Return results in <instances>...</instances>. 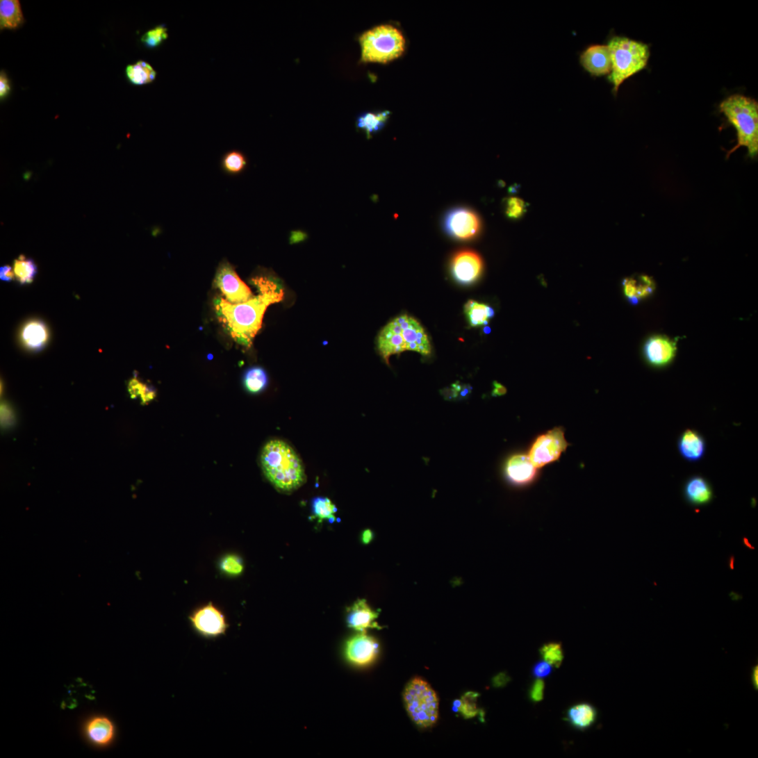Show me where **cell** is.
I'll return each instance as SVG.
<instances>
[{"instance_id": "34", "label": "cell", "mask_w": 758, "mask_h": 758, "mask_svg": "<svg viewBox=\"0 0 758 758\" xmlns=\"http://www.w3.org/2000/svg\"><path fill=\"white\" fill-rule=\"evenodd\" d=\"M168 29L165 25H159L147 31L141 41L149 49H155L168 38Z\"/></svg>"}, {"instance_id": "25", "label": "cell", "mask_w": 758, "mask_h": 758, "mask_svg": "<svg viewBox=\"0 0 758 758\" xmlns=\"http://www.w3.org/2000/svg\"><path fill=\"white\" fill-rule=\"evenodd\" d=\"M126 76L131 84L142 86L152 83L156 79L157 73L149 63L139 60L126 67Z\"/></svg>"}, {"instance_id": "40", "label": "cell", "mask_w": 758, "mask_h": 758, "mask_svg": "<svg viewBox=\"0 0 758 758\" xmlns=\"http://www.w3.org/2000/svg\"><path fill=\"white\" fill-rule=\"evenodd\" d=\"M545 683L541 679H536L532 684L529 695V699L534 703H538L543 700Z\"/></svg>"}, {"instance_id": "29", "label": "cell", "mask_w": 758, "mask_h": 758, "mask_svg": "<svg viewBox=\"0 0 758 758\" xmlns=\"http://www.w3.org/2000/svg\"><path fill=\"white\" fill-rule=\"evenodd\" d=\"M244 386L246 390L252 394L261 393L268 384V377L264 369L253 367L247 370L244 375Z\"/></svg>"}, {"instance_id": "19", "label": "cell", "mask_w": 758, "mask_h": 758, "mask_svg": "<svg viewBox=\"0 0 758 758\" xmlns=\"http://www.w3.org/2000/svg\"><path fill=\"white\" fill-rule=\"evenodd\" d=\"M678 450L681 456L689 461H698L705 454L706 442L702 435L691 429H687L679 437Z\"/></svg>"}, {"instance_id": "37", "label": "cell", "mask_w": 758, "mask_h": 758, "mask_svg": "<svg viewBox=\"0 0 758 758\" xmlns=\"http://www.w3.org/2000/svg\"><path fill=\"white\" fill-rule=\"evenodd\" d=\"M525 201L519 198L511 197L506 201V213L510 218H520L525 212Z\"/></svg>"}, {"instance_id": "20", "label": "cell", "mask_w": 758, "mask_h": 758, "mask_svg": "<svg viewBox=\"0 0 758 758\" xmlns=\"http://www.w3.org/2000/svg\"><path fill=\"white\" fill-rule=\"evenodd\" d=\"M623 286L626 297L632 304H638L650 297L655 290L654 280L645 274L626 279Z\"/></svg>"}, {"instance_id": "8", "label": "cell", "mask_w": 758, "mask_h": 758, "mask_svg": "<svg viewBox=\"0 0 758 758\" xmlns=\"http://www.w3.org/2000/svg\"><path fill=\"white\" fill-rule=\"evenodd\" d=\"M188 619L193 631L206 640L224 636L230 628L225 613L213 602L195 609Z\"/></svg>"}, {"instance_id": "45", "label": "cell", "mask_w": 758, "mask_h": 758, "mask_svg": "<svg viewBox=\"0 0 758 758\" xmlns=\"http://www.w3.org/2000/svg\"><path fill=\"white\" fill-rule=\"evenodd\" d=\"M494 386H495V388H494V390H493V395H495V396L502 395H504V394H505L506 393V388L504 386H503L502 384H498L497 382H495Z\"/></svg>"}, {"instance_id": "14", "label": "cell", "mask_w": 758, "mask_h": 758, "mask_svg": "<svg viewBox=\"0 0 758 758\" xmlns=\"http://www.w3.org/2000/svg\"><path fill=\"white\" fill-rule=\"evenodd\" d=\"M484 268L480 256L474 252L465 250L457 253L452 261V272L454 279L463 285L476 281Z\"/></svg>"}, {"instance_id": "46", "label": "cell", "mask_w": 758, "mask_h": 758, "mask_svg": "<svg viewBox=\"0 0 758 758\" xmlns=\"http://www.w3.org/2000/svg\"><path fill=\"white\" fill-rule=\"evenodd\" d=\"M508 682V677L503 673L497 676L494 680L495 686H502Z\"/></svg>"}, {"instance_id": "3", "label": "cell", "mask_w": 758, "mask_h": 758, "mask_svg": "<svg viewBox=\"0 0 758 758\" xmlns=\"http://www.w3.org/2000/svg\"><path fill=\"white\" fill-rule=\"evenodd\" d=\"M377 347L388 365L393 355L415 352L428 356L432 350L424 327L416 319L407 315L394 318L381 329L377 338Z\"/></svg>"}, {"instance_id": "42", "label": "cell", "mask_w": 758, "mask_h": 758, "mask_svg": "<svg viewBox=\"0 0 758 758\" xmlns=\"http://www.w3.org/2000/svg\"><path fill=\"white\" fill-rule=\"evenodd\" d=\"M11 92L10 81L5 72L0 74V99H6Z\"/></svg>"}, {"instance_id": "27", "label": "cell", "mask_w": 758, "mask_h": 758, "mask_svg": "<svg viewBox=\"0 0 758 758\" xmlns=\"http://www.w3.org/2000/svg\"><path fill=\"white\" fill-rule=\"evenodd\" d=\"M390 112L384 110L379 113H365L357 119V126L364 130L368 138L372 133L381 131L387 123Z\"/></svg>"}, {"instance_id": "38", "label": "cell", "mask_w": 758, "mask_h": 758, "mask_svg": "<svg viewBox=\"0 0 758 758\" xmlns=\"http://www.w3.org/2000/svg\"><path fill=\"white\" fill-rule=\"evenodd\" d=\"M16 415L13 407L8 403L1 405V426L4 429H10L15 427Z\"/></svg>"}, {"instance_id": "1", "label": "cell", "mask_w": 758, "mask_h": 758, "mask_svg": "<svg viewBox=\"0 0 758 758\" xmlns=\"http://www.w3.org/2000/svg\"><path fill=\"white\" fill-rule=\"evenodd\" d=\"M251 283L256 288L257 295L249 301L233 304L217 297L214 302L219 321L237 343L247 348L261 329L267 308L284 298L280 281L270 275H256Z\"/></svg>"}, {"instance_id": "12", "label": "cell", "mask_w": 758, "mask_h": 758, "mask_svg": "<svg viewBox=\"0 0 758 758\" xmlns=\"http://www.w3.org/2000/svg\"><path fill=\"white\" fill-rule=\"evenodd\" d=\"M504 473L509 484L518 488L529 487L538 477V469L534 466L527 454H524L510 456L506 461Z\"/></svg>"}, {"instance_id": "9", "label": "cell", "mask_w": 758, "mask_h": 758, "mask_svg": "<svg viewBox=\"0 0 758 758\" xmlns=\"http://www.w3.org/2000/svg\"><path fill=\"white\" fill-rule=\"evenodd\" d=\"M568 446L563 429L557 427L538 436L527 456L534 466L539 469L558 461Z\"/></svg>"}, {"instance_id": "22", "label": "cell", "mask_w": 758, "mask_h": 758, "mask_svg": "<svg viewBox=\"0 0 758 758\" xmlns=\"http://www.w3.org/2000/svg\"><path fill=\"white\" fill-rule=\"evenodd\" d=\"M25 22L19 0L0 1V29L17 30Z\"/></svg>"}, {"instance_id": "32", "label": "cell", "mask_w": 758, "mask_h": 758, "mask_svg": "<svg viewBox=\"0 0 758 758\" xmlns=\"http://www.w3.org/2000/svg\"><path fill=\"white\" fill-rule=\"evenodd\" d=\"M478 698V693L473 692L465 693L460 700L454 702L455 710L461 713L466 719L475 718L480 711L477 707Z\"/></svg>"}, {"instance_id": "36", "label": "cell", "mask_w": 758, "mask_h": 758, "mask_svg": "<svg viewBox=\"0 0 758 758\" xmlns=\"http://www.w3.org/2000/svg\"><path fill=\"white\" fill-rule=\"evenodd\" d=\"M220 568L224 575L234 577L241 575L245 566L240 557L236 554H228L220 561Z\"/></svg>"}, {"instance_id": "10", "label": "cell", "mask_w": 758, "mask_h": 758, "mask_svg": "<svg viewBox=\"0 0 758 758\" xmlns=\"http://www.w3.org/2000/svg\"><path fill=\"white\" fill-rule=\"evenodd\" d=\"M214 286L222 292L227 302L233 304L246 302L254 296L227 261H223L218 266Z\"/></svg>"}, {"instance_id": "39", "label": "cell", "mask_w": 758, "mask_h": 758, "mask_svg": "<svg viewBox=\"0 0 758 758\" xmlns=\"http://www.w3.org/2000/svg\"><path fill=\"white\" fill-rule=\"evenodd\" d=\"M471 388L469 386L461 385L459 383L453 384L450 388H447L443 390V395L445 398L456 399L457 397H465L468 394L470 393Z\"/></svg>"}, {"instance_id": "48", "label": "cell", "mask_w": 758, "mask_h": 758, "mask_svg": "<svg viewBox=\"0 0 758 758\" xmlns=\"http://www.w3.org/2000/svg\"><path fill=\"white\" fill-rule=\"evenodd\" d=\"M744 539H745V541L743 540V541H743V543H745V545H748V547H750L751 545H750L749 544V542H748V540H747L746 538H744Z\"/></svg>"}, {"instance_id": "13", "label": "cell", "mask_w": 758, "mask_h": 758, "mask_svg": "<svg viewBox=\"0 0 758 758\" xmlns=\"http://www.w3.org/2000/svg\"><path fill=\"white\" fill-rule=\"evenodd\" d=\"M345 653L354 665L365 666L372 664L379 653V645L365 632L352 638L347 643Z\"/></svg>"}, {"instance_id": "44", "label": "cell", "mask_w": 758, "mask_h": 758, "mask_svg": "<svg viewBox=\"0 0 758 758\" xmlns=\"http://www.w3.org/2000/svg\"><path fill=\"white\" fill-rule=\"evenodd\" d=\"M751 682L755 691L758 690V666L757 665L752 667L751 670Z\"/></svg>"}, {"instance_id": "16", "label": "cell", "mask_w": 758, "mask_h": 758, "mask_svg": "<svg viewBox=\"0 0 758 758\" xmlns=\"http://www.w3.org/2000/svg\"><path fill=\"white\" fill-rule=\"evenodd\" d=\"M676 351V341L660 335L650 337L644 347L646 360L650 365L656 368L669 365L675 359Z\"/></svg>"}, {"instance_id": "18", "label": "cell", "mask_w": 758, "mask_h": 758, "mask_svg": "<svg viewBox=\"0 0 758 758\" xmlns=\"http://www.w3.org/2000/svg\"><path fill=\"white\" fill-rule=\"evenodd\" d=\"M683 493L686 500L695 506H706L714 499V491L711 485L701 476H694L689 479L684 486Z\"/></svg>"}, {"instance_id": "35", "label": "cell", "mask_w": 758, "mask_h": 758, "mask_svg": "<svg viewBox=\"0 0 758 758\" xmlns=\"http://www.w3.org/2000/svg\"><path fill=\"white\" fill-rule=\"evenodd\" d=\"M128 390L132 398L140 396L145 404L149 402L156 397V392L153 388L145 384L136 378H133L129 381Z\"/></svg>"}, {"instance_id": "17", "label": "cell", "mask_w": 758, "mask_h": 758, "mask_svg": "<svg viewBox=\"0 0 758 758\" xmlns=\"http://www.w3.org/2000/svg\"><path fill=\"white\" fill-rule=\"evenodd\" d=\"M379 613L374 611L364 599L358 600L347 610L348 627L359 632L368 629H381L377 622Z\"/></svg>"}, {"instance_id": "30", "label": "cell", "mask_w": 758, "mask_h": 758, "mask_svg": "<svg viewBox=\"0 0 758 758\" xmlns=\"http://www.w3.org/2000/svg\"><path fill=\"white\" fill-rule=\"evenodd\" d=\"M312 511L313 518L317 519L319 523L324 520L333 522L336 520L335 513L337 512L336 506L327 497H316L312 502Z\"/></svg>"}, {"instance_id": "43", "label": "cell", "mask_w": 758, "mask_h": 758, "mask_svg": "<svg viewBox=\"0 0 758 758\" xmlns=\"http://www.w3.org/2000/svg\"><path fill=\"white\" fill-rule=\"evenodd\" d=\"M15 279V272L10 265H5L0 268V279L3 281L11 282Z\"/></svg>"}, {"instance_id": "2", "label": "cell", "mask_w": 758, "mask_h": 758, "mask_svg": "<svg viewBox=\"0 0 758 758\" xmlns=\"http://www.w3.org/2000/svg\"><path fill=\"white\" fill-rule=\"evenodd\" d=\"M260 461L265 477L279 491L292 493L305 484L304 463L288 443L270 440L261 451Z\"/></svg>"}, {"instance_id": "47", "label": "cell", "mask_w": 758, "mask_h": 758, "mask_svg": "<svg viewBox=\"0 0 758 758\" xmlns=\"http://www.w3.org/2000/svg\"><path fill=\"white\" fill-rule=\"evenodd\" d=\"M372 537V532L370 531H366L363 533V541L364 543H368L371 541Z\"/></svg>"}, {"instance_id": "21", "label": "cell", "mask_w": 758, "mask_h": 758, "mask_svg": "<svg viewBox=\"0 0 758 758\" xmlns=\"http://www.w3.org/2000/svg\"><path fill=\"white\" fill-rule=\"evenodd\" d=\"M49 336L47 325L38 320L27 322L21 333V339L24 347L35 352L42 351L46 347Z\"/></svg>"}, {"instance_id": "5", "label": "cell", "mask_w": 758, "mask_h": 758, "mask_svg": "<svg viewBox=\"0 0 758 758\" xmlns=\"http://www.w3.org/2000/svg\"><path fill=\"white\" fill-rule=\"evenodd\" d=\"M720 111L735 128L736 145L727 154L730 156L741 147L748 150V156L755 158L758 153V103L753 99L741 94H733L720 104Z\"/></svg>"}, {"instance_id": "33", "label": "cell", "mask_w": 758, "mask_h": 758, "mask_svg": "<svg viewBox=\"0 0 758 758\" xmlns=\"http://www.w3.org/2000/svg\"><path fill=\"white\" fill-rule=\"evenodd\" d=\"M542 659L552 666L559 668L564 659V652L561 643H549L540 649Z\"/></svg>"}, {"instance_id": "41", "label": "cell", "mask_w": 758, "mask_h": 758, "mask_svg": "<svg viewBox=\"0 0 758 758\" xmlns=\"http://www.w3.org/2000/svg\"><path fill=\"white\" fill-rule=\"evenodd\" d=\"M552 666L546 661L536 663L532 668V675L537 678H543L549 676L552 673Z\"/></svg>"}, {"instance_id": "31", "label": "cell", "mask_w": 758, "mask_h": 758, "mask_svg": "<svg viewBox=\"0 0 758 758\" xmlns=\"http://www.w3.org/2000/svg\"><path fill=\"white\" fill-rule=\"evenodd\" d=\"M222 170L231 175L242 173L247 167V160L244 154L238 151L226 153L222 160Z\"/></svg>"}, {"instance_id": "6", "label": "cell", "mask_w": 758, "mask_h": 758, "mask_svg": "<svg viewBox=\"0 0 758 758\" xmlns=\"http://www.w3.org/2000/svg\"><path fill=\"white\" fill-rule=\"evenodd\" d=\"M361 61L387 63L400 57L406 41L402 32L392 25H380L365 33L359 38Z\"/></svg>"}, {"instance_id": "11", "label": "cell", "mask_w": 758, "mask_h": 758, "mask_svg": "<svg viewBox=\"0 0 758 758\" xmlns=\"http://www.w3.org/2000/svg\"><path fill=\"white\" fill-rule=\"evenodd\" d=\"M480 221L477 215L465 208H456L449 212L444 220L445 231L458 240H470L479 232Z\"/></svg>"}, {"instance_id": "23", "label": "cell", "mask_w": 758, "mask_h": 758, "mask_svg": "<svg viewBox=\"0 0 758 758\" xmlns=\"http://www.w3.org/2000/svg\"><path fill=\"white\" fill-rule=\"evenodd\" d=\"M88 738L95 744L106 745L115 736V726L107 718L97 717L90 720L86 726Z\"/></svg>"}, {"instance_id": "26", "label": "cell", "mask_w": 758, "mask_h": 758, "mask_svg": "<svg viewBox=\"0 0 758 758\" xmlns=\"http://www.w3.org/2000/svg\"><path fill=\"white\" fill-rule=\"evenodd\" d=\"M464 311L472 327L487 325L495 316L492 307L473 300H469L465 304Z\"/></svg>"}, {"instance_id": "28", "label": "cell", "mask_w": 758, "mask_h": 758, "mask_svg": "<svg viewBox=\"0 0 758 758\" xmlns=\"http://www.w3.org/2000/svg\"><path fill=\"white\" fill-rule=\"evenodd\" d=\"M13 270L15 279L22 286L32 283L38 273V267L34 261L24 255H20L15 260Z\"/></svg>"}, {"instance_id": "24", "label": "cell", "mask_w": 758, "mask_h": 758, "mask_svg": "<svg viewBox=\"0 0 758 758\" xmlns=\"http://www.w3.org/2000/svg\"><path fill=\"white\" fill-rule=\"evenodd\" d=\"M598 718L596 709L589 704H580L571 707L568 711V720L575 728L581 730L591 727Z\"/></svg>"}, {"instance_id": "7", "label": "cell", "mask_w": 758, "mask_h": 758, "mask_svg": "<svg viewBox=\"0 0 758 758\" xmlns=\"http://www.w3.org/2000/svg\"><path fill=\"white\" fill-rule=\"evenodd\" d=\"M403 700L409 718L418 727L429 728L437 723L439 700L427 681L419 677L412 679L404 689Z\"/></svg>"}, {"instance_id": "15", "label": "cell", "mask_w": 758, "mask_h": 758, "mask_svg": "<svg viewBox=\"0 0 758 758\" xmlns=\"http://www.w3.org/2000/svg\"><path fill=\"white\" fill-rule=\"evenodd\" d=\"M579 62L591 76H608L611 72L610 51L607 44H593L580 55Z\"/></svg>"}, {"instance_id": "4", "label": "cell", "mask_w": 758, "mask_h": 758, "mask_svg": "<svg viewBox=\"0 0 758 758\" xmlns=\"http://www.w3.org/2000/svg\"><path fill=\"white\" fill-rule=\"evenodd\" d=\"M611 60V72L608 81L616 95L623 83L642 71L648 65L650 46L624 36H613L607 43Z\"/></svg>"}]
</instances>
